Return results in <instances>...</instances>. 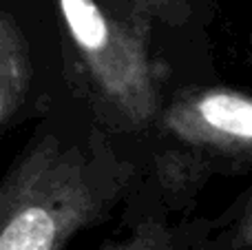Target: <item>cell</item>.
<instances>
[{
    "label": "cell",
    "mask_w": 252,
    "mask_h": 250,
    "mask_svg": "<svg viewBox=\"0 0 252 250\" xmlns=\"http://www.w3.org/2000/svg\"><path fill=\"white\" fill-rule=\"evenodd\" d=\"M250 60H252V53H250Z\"/></svg>",
    "instance_id": "8"
},
{
    "label": "cell",
    "mask_w": 252,
    "mask_h": 250,
    "mask_svg": "<svg viewBox=\"0 0 252 250\" xmlns=\"http://www.w3.org/2000/svg\"><path fill=\"white\" fill-rule=\"evenodd\" d=\"M206 233V221L170 224L164 217H144L122 237L104 244L100 250H186Z\"/></svg>",
    "instance_id": "5"
},
{
    "label": "cell",
    "mask_w": 252,
    "mask_h": 250,
    "mask_svg": "<svg viewBox=\"0 0 252 250\" xmlns=\"http://www.w3.org/2000/svg\"><path fill=\"white\" fill-rule=\"evenodd\" d=\"M31 53L20 22L9 9L0 13V126L7 131L25 109L31 91Z\"/></svg>",
    "instance_id": "4"
},
{
    "label": "cell",
    "mask_w": 252,
    "mask_h": 250,
    "mask_svg": "<svg viewBox=\"0 0 252 250\" xmlns=\"http://www.w3.org/2000/svg\"><path fill=\"white\" fill-rule=\"evenodd\" d=\"M219 226H221V237H219L221 248L241 250L252 246V186L232 204Z\"/></svg>",
    "instance_id": "6"
},
{
    "label": "cell",
    "mask_w": 252,
    "mask_h": 250,
    "mask_svg": "<svg viewBox=\"0 0 252 250\" xmlns=\"http://www.w3.org/2000/svg\"><path fill=\"white\" fill-rule=\"evenodd\" d=\"M157 128L201 159L252 166V95L226 87H190L164 102Z\"/></svg>",
    "instance_id": "3"
},
{
    "label": "cell",
    "mask_w": 252,
    "mask_h": 250,
    "mask_svg": "<svg viewBox=\"0 0 252 250\" xmlns=\"http://www.w3.org/2000/svg\"><path fill=\"white\" fill-rule=\"evenodd\" d=\"M135 164L100 131L49 128L25 146L0 186V250H64L115 208Z\"/></svg>",
    "instance_id": "1"
},
{
    "label": "cell",
    "mask_w": 252,
    "mask_h": 250,
    "mask_svg": "<svg viewBox=\"0 0 252 250\" xmlns=\"http://www.w3.org/2000/svg\"><path fill=\"white\" fill-rule=\"evenodd\" d=\"M128 2L148 22H161L168 27L184 25L192 16L190 0H128Z\"/></svg>",
    "instance_id": "7"
},
{
    "label": "cell",
    "mask_w": 252,
    "mask_h": 250,
    "mask_svg": "<svg viewBox=\"0 0 252 250\" xmlns=\"http://www.w3.org/2000/svg\"><path fill=\"white\" fill-rule=\"evenodd\" d=\"M71 82L115 131L157 126L161 73L148 49L151 22L124 2L56 0Z\"/></svg>",
    "instance_id": "2"
}]
</instances>
